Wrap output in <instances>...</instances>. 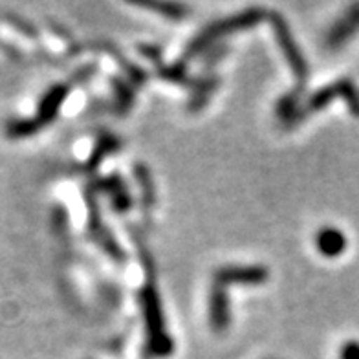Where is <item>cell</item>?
I'll return each mask as SVG.
<instances>
[{"label":"cell","instance_id":"9","mask_svg":"<svg viewBox=\"0 0 359 359\" xmlns=\"http://www.w3.org/2000/svg\"><path fill=\"white\" fill-rule=\"evenodd\" d=\"M341 359H359V341H348L341 348Z\"/></svg>","mask_w":359,"mask_h":359},{"label":"cell","instance_id":"3","mask_svg":"<svg viewBox=\"0 0 359 359\" xmlns=\"http://www.w3.org/2000/svg\"><path fill=\"white\" fill-rule=\"evenodd\" d=\"M316 246L321 255L334 259L346 250V236L337 227H323L317 231Z\"/></svg>","mask_w":359,"mask_h":359},{"label":"cell","instance_id":"4","mask_svg":"<svg viewBox=\"0 0 359 359\" xmlns=\"http://www.w3.org/2000/svg\"><path fill=\"white\" fill-rule=\"evenodd\" d=\"M275 26H277V35H279V41L280 44H283L284 53H286L290 65H292V68L295 70V76H297L301 81L306 79L308 77L306 62L303 61V57H301V53H299L297 46H295V43L292 41V37H290L288 29H286V24H284L280 19H275Z\"/></svg>","mask_w":359,"mask_h":359},{"label":"cell","instance_id":"5","mask_svg":"<svg viewBox=\"0 0 359 359\" xmlns=\"http://www.w3.org/2000/svg\"><path fill=\"white\" fill-rule=\"evenodd\" d=\"M211 310H209V316H211V325H213L215 330H226L227 325H229V308H227V297L224 293V288L220 284L215 283L213 292H211Z\"/></svg>","mask_w":359,"mask_h":359},{"label":"cell","instance_id":"7","mask_svg":"<svg viewBox=\"0 0 359 359\" xmlns=\"http://www.w3.org/2000/svg\"><path fill=\"white\" fill-rule=\"evenodd\" d=\"M359 28V6H355L354 10L346 13L345 19H341L336 28L330 32V37H328V44L330 46H339L350 37V35L355 34V29Z\"/></svg>","mask_w":359,"mask_h":359},{"label":"cell","instance_id":"2","mask_svg":"<svg viewBox=\"0 0 359 359\" xmlns=\"http://www.w3.org/2000/svg\"><path fill=\"white\" fill-rule=\"evenodd\" d=\"M257 20H259V11H250V13L241 15V17H236V19L226 20V22H222V24H215L213 28H209L205 34H202L198 39H196V41H194L193 46H191V50H189V55L200 52L203 44L211 43L213 39L220 37V35H224V34H229V32H233L235 28H244L246 24H253V22H257Z\"/></svg>","mask_w":359,"mask_h":359},{"label":"cell","instance_id":"8","mask_svg":"<svg viewBox=\"0 0 359 359\" xmlns=\"http://www.w3.org/2000/svg\"><path fill=\"white\" fill-rule=\"evenodd\" d=\"M149 8L152 10H158V11H169V17L170 19H180L182 15L185 13V8L184 6H165V4H147Z\"/></svg>","mask_w":359,"mask_h":359},{"label":"cell","instance_id":"6","mask_svg":"<svg viewBox=\"0 0 359 359\" xmlns=\"http://www.w3.org/2000/svg\"><path fill=\"white\" fill-rule=\"evenodd\" d=\"M65 95H67V88H65V86H53V88L44 95V100L39 104V125H44L48 123L50 119H53V116H55V114L59 112V109H61Z\"/></svg>","mask_w":359,"mask_h":359},{"label":"cell","instance_id":"1","mask_svg":"<svg viewBox=\"0 0 359 359\" xmlns=\"http://www.w3.org/2000/svg\"><path fill=\"white\" fill-rule=\"evenodd\" d=\"M268 280V269L262 266H227V268L218 269L215 283L224 286V284H262Z\"/></svg>","mask_w":359,"mask_h":359}]
</instances>
